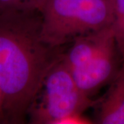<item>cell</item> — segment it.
Listing matches in <instances>:
<instances>
[{"label": "cell", "instance_id": "obj_5", "mask_svg": "<svg viewBox=\"0 0 124 124\" xmlns=\"http://www.w3.org/2000/svg\"><path fill=\"white\" fill-rule=\"evenodd\" d=\"M98 123L124 124V62L99 103Z\"/></svg>", "mask_w": 124, "mask_h": 124}, {"label": "cell", "instance_id": "obj_3", "mask_svg": "<svg viewBox=\"0 0 124 124\" xmlns=\"http://www.w3.org/2000/svg\"><path fill=\"white\" fill-rule=\"evenodd\" d=\"M63 58L80 90L90 97L115 77L120 55L112 24L80 36Z\"/></svg>", "mask_w": 124, "mask_h": 124}, {"label": "cell", "instance_id": "obj_9", "mask_svg": "<svg viewBox=\"0 0 124 124\" xmlns=\"http://www.w3.org/2000/svg\"><path fill=\"white\" fill-rule=\"evenodd\" d=\"M0 123H4V96L0 87Z\"/></svg>", "mask_w": 124, "mask_h": 124}, {"label": "cell", "instance_id": "obj_7", "mask_svg": "<svg viewBox=\"0 0 124 124\" xmlns=\"http://www.w3.org/2000/svg\"><path fill=\"white\" fill-rule=\"evenodd\" d=\"M46 0H19V8L26 10H37L39 12Z\"/></svg>", "mask_w": 124, "mask_h": 124}, {"label": "cell", "instance_id": "obj_8", "mask_svg": "<svg viewBox=\"0 0 124 124\" xmlns=\"http://www.w3.org/2000/svg\"><path fill=\"white\" fill-rule=\"evenodd\" d=\"M19 0H0V12L17 10Z\"/></svg>", "mask_w": 124, "mask_h": 124}, {"label": "cell", "instance_id": "obj_6", "mask_svg": "<svg viewBox=\"0 0 124 124\" xmlns=\"http://www.w3.org/2000/svg\"><path fill=\"white\" fill-rule=\"evenodd\" d=\"M114 11V29L116 45L122 62H124V0H112Z\"/></svg>", "mask_w": 124, "mask_h": 124}, {"label": "cell", "instance_id": "obj_4", "mask_svg": "<svg viewBox=\"0 0 124 124\" xmlns=\"http://www.w3.org/2000/svg\"><path fill=\"white\" fill-rule=\"evenodd\" d=\"M63 56L45 77L29 108L31 124H63L95 104L78 87Z\"/></svg>", "mask_w": 124, "mask_h": 124}, {"label": "cell", "instance_id": "obj_2", "mask_svg": "<svg viewBox=\"0 0 124 124\" xmlns=\"http://www.w3.org/2000/svg\"><path fill=\"white\" fill-rule=\"evenodd\" d=\"M39 13L41 37L57 48L114 21L112 0H46Z\"/></svg>", "mask_w": 124, "mask_h": 124}, {"label": "cell", "instance_id": "obj_1", "mask_svg": "<svg viewBox=\"0 0 124 124\" xmlns=\"http://www.w3.org/2000/svg\"><path fill=\"white\" fill-rule=\"evenodd\" d=\"M37 10L0 12V87L4 96L5 124L24 123L45 77L61 59L41 34Z\"/></svg>", "mask_w": 124, "mask_h": 124}]
</instances>
